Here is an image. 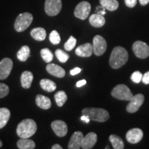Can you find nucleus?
Masks as SVG:
<instances>
[{"label": "nucleus", "instance_id": "31", "mask_svg": "<svg viewBox=\"0 0 149 149\" xmlns=\"http://www.w3.org/2000/svg\"><path fill=\"white\" fill-rule=\"evenodd\" d=\"M49 40L52 44H54V45H57V44H59V43H60V35H59L57 31H55V30H54V31H53L51 33H50Z\"/></svg>", "mask_w": 149, "mask_h": 149}, {"label": "nucleus", "instance_id": "27", "mask_svg": "<svg viewBox=\"0 0 149 149\" xmlns=\"http://www.w3.org/2000/svg\"><path fill=\"white\" fill-rule=\"evenodd\" d=\"M31 50L28 46H23L17 53V57L19 61H26L30 57Z\"/></svg>", "mask_w": 149, "mask_h": 149}, {"label": "nucleus", "instance_id": "12", "mask_svg": "<svg viewBox=\"0 0 149 149\" xmlns=\"http://www.w3.org/2000/svg\"><path fill=\"white\" fill-rule=\"evenodd\" d=\"M143 131L140 128H132L128 130L126 133V138L129 143L131 144H137V143L139 142L143 138Z\"/></svg>", "mask_w": 149, "mask_h": 149}, {"label": "nucleus", "instance_id": "26", "mask_svg": "<svg viewBox=\"0 0 149 149\" xmlns=\"http://www.w3.org/2000/svg\"><path fill=\"white\" fill-rule=\"evenodd\" d=\"M109 140L115 149L124 148V143L120 137L116 135H111L109 136Z\"/></svg>", "mask_w": 149, "mask_h": 149}, {"label": "nucleus", "instance_id": "1", "mask_svg": "<svg viewBox=\"0 0 149 149\" xmlns=\"http://www.w3.org/2000/svg\"><path fill=\"white\" fill-rule=\"evenodd\" d=\"M128 59L127 51L122 46H116L113 48L110 56L109 64L113 69H118L124 66Z\"/></svg>", "mask_w": 149, "mask_h": 149}, {"label": "nucleus", "instance_id": "5", "mask_svg": "<svg viewBox=\"0 0 149 149\" xmlns=\"http://www.w3.org/2000/svg\"><path fill=\"white\" fill-rule=\"evenodd\" d=\"M112 96L120 100L130 101L134 96L129 88L125 84H118L113 89Z\"/></svg>", "mask_w": 149, "mask_h": 149}, {"label": "nucleus", "instance_id": "23", "mask_svg": "<svg viewBox=\"0 0 149 149\" xmlns=\"http://www.w3.org/2000/svg\"><path fill=\"white\" fill-rule=\"evenodd\" d=\"M10 117V111L6 108H0V129L4 127Z\"/></svg>", "mask_w": 149, "mask_h": 149}, {"label": "nucleus", "instance_id": "16", "mask_svg": "<svg viewBox=\"0 0 149 149\" xmlns=\"http://www.w3.org/2000/svg\"><path fill=\"white\" fill-rule=\"evenodd\" d=\"M93 53V45L90 43H86L78 46L75 50L76 55L81 57H88L92 55Z\"/></svg>", "mask_w": 149, "mask_h": 149}, {"label": "nucleus", "instance_id": "38", "mask_svg": "<svg viewBox=\"0 0 149 149\" xmlns=\"http://www.w3.org/2000/svg\"><path fill=\"white\" fill-rule=\"evenodd\" d=\"M81 120L83 121V122H84L85 123H87V124L90 122L91 121L90 118H89L87 115H82V116L81 117Z\"/></svg>", "mask_w": 149, "mask_h": 149}, {"label": "nucleus", "instance_id": "22", "mask_svg": "<svg viewBox=\"0 0 149 149\" xmlns=\"http://www.w3.org/2000/svg\"><path fill=\"white\" fill-rule=\"evenodd\" d=\"M102 7L109 11L116 10L119 7V2L117 0H100Z\"/></svg>", "mask_w": 149, "mask_h": 149}, {"label": "nucleus", "instance_id": "39", "mask_svg": "<svg viewBox=\"0 0 149 149\" xmlns=\"http://www.w3.org/2000/svg\"><path fill=\"white\" fill-rule=\"evenodd\" d=\"M86 84V81L85 79H82L77 81V84H76V86H77V87H81L82 86H84Z\"/></svg>", "mask_w": 149, "mask_h": 149}, {"label": "nucleus", "instance_id": "19", "mask_svg": "<svg viewBox=\"0 0 149 149\" xmlns=\"http://www.w3.org/2000/svg\"><path fill=\"white\" fill-rule=\"evenodd\" d=\"M89 22L93 27H102L106 23V19L101 14H93L89 17Z\"/></svg>", "mask_w": 149, "mask_h": 149}, {"label": "nucleus", "instance_id": "25", "mask_svg": "<svg viewBox=\"0 0 149 149\" xmlns=\"http://www.w3.org/2000/svg\"><path fill=\"white\" fill-rule=\"evenodd\" d=\"M40 84L43 90L47 92H53V91H55L57 88L56 84L52 80L48 79H42L40 81Z\"/></svg>", "mask_w": 149, "mask_h": 149}, {"label": "nucleus", "instance_id": "3", "mask_svg": "<svg viewBox=\"0 0 149 149\" xmlns=\"http://www.w3.org/2000/svg\"><path fill=\"white\" fill-rule=\"evenodd\" d=\"M82 115H87L91 120L105 122L109 119V113L107 110L100 108H85L81 111Z\"/></svg>", "mask_w": 149, "mask_h": 149}, {"label": "nucleus", "instance_id": "28", "mask_svg": "<svg viewBox=\"0 0 149 149\" xmlns=\"http://www.w3.org/2000/svg\"><path fill=\"white\" fill-rule=\"evenodd\" d=\"M55 97L56 104L59 107H61L65 104L67 100V95L64 91H59L55 94Z\"/></svg>", "mask_w": 149, "mask_h": 149}, {"label": "nucleus", "instance_id": "34", "mask_svg": "<svg viewBox=\"0 0 149 149\" xmlns=\"http://www.w3.org/2000/svg\"><path fill=\"white\" fill-rule=\"evenodd\" d=\"M9 93V88L6 84L0 83V98H3L8 95Z\"/></svg>", "mask_w": 149, "mask_h": 149}, {"label": "nucleus", "instance_id": "29", "mask_svg": "<svg viewBox=\"0 0 149 149\" xmlns=\"http://www.w3.org/2000/svg\"><path fill=\"white\" fill-rule=\"evenodd\" d=\"M42 59L46 63H50L53 59V54L48 48H43L40 51Z\"/></svg>", "mask_w": 149, "mask_h": 149}, {"label": "nucleus", "instance_id": "2", "mask_svg": "<svg viewBox=\"0 0 149 149\" xmlns=\"http://www.w3.org/2000/svg\"><path fill=\"white\" fill-rule=\"evenodd\" d=\"M37 124L31 119L22 120L17 128V134L20 138H29L37 131Z\"/></svg>", "mask_w": 149, "mask_h": 149}, {"label": "nucleus", "instance_id": "10", "mask_svg": "<svg viewBox=\"0 0 149 149\" xmlns=\"http://www.w3.org/2000/svg\"><path fill=\"white\" fill-rule=\"evenodd\" d=\"M144 101V96L141 93L135 95L129 101V103L126 107V111L130 113L137 112L142 105Z\"/></svg>", "mask_w": 149, "mask_h": 149}, {"label": "nucleus", "instance_id": "41", "mask_svg": "<svg viewBox=\"0 0 149 149\" xmlns=\"http://www.w3.org/2000/svg\"><path fill=\"white\" fill-rule=\"evenodd\" d=\"M51 148H52V149H62L63 148H62V147H61L59 144H54L53 146H52Z\"/></svg>", "mask_w": 149, "mask_h": 149}, {"label": "nucleus", "instance_id": "17", "mask_svg": "<svg viewBox=\"0 0 149 149\" xmlns=\"http://www.w3.org/2000/svg\"><path fill=\"white\" fill-rule=\"evenodd\" d=\"M46 70L50 74L58 78L64 77L66 74L64 68L55 64H48L46 66Z\"/></svg>", "mask_w": 149, "mask_h": 149}, {"label": "nucleus", "instance_id": "7", "mask_svg": "<svg viewBox=\"0 0 149 149\" xmlns=\"http://www.w3.org/2000/svg\"><path fill=\"white\" fill-rule=\"evenodd\" d=\"M133 51L135 56L140 59H146L149 56V46L146 43L137 41L133 44Z\"/></svg>", "mask_w": 149, "mask_h": 149}, {"label": "nucleus", "instance_id": "32", "mask_svg": "<svg viewBox=\"0 0 149 149\" xmlns=\"http://www.w3.org/2000/svg\"><path fill=\"white\" fill-rule=\"evenodd\" d=\"M77 43V40L74 37L70 36L68 39V41L65 43L64 48L66 51H71L72 49L74 48Z\"/></svg>", "mask_w": 149, "mask_h": 149}, {"label": "nucleus", "instance_id": "20", "mask_svg": "<svg viewBox=\"0 0 149 149\" xmlns=\"http://www.w3.org/2000/svg\"><path fill=\"white\" fill-rule=\"evenodd\" d=\"M33 80V74L30 71H24L21 75L22 86L24 88L28 89L31 86V84Z\"/></svg>", "mask_w": 149, "mask_h": 149}, {"label": "nucleus", "instance_id": "11", "mask_svg": "<svg viewBox=\"0 0 149 149\" xmlns=\"http://www.w3.org/2000/svg\"><path fill=\"white\" fill-rule=\"evenodd\" d=\"M13 63L9 58H3L0 61V79H6L10 74Z\"/></svg>", "mask_w": 149, "mask_h": 149}, {"label": "nucleus", "instance_id": "37", "mask_svg": "<svg viewBox=\"0 0 149 149\" xmlns=\"http://www.w3.org/2000/svg\"><path fill=\"white\" fill-rule=\"evenodd\" d=\"M81 68H73V69H72L71 70H70V74H72V75H75V74H79L80 72H81Z\"/></svg>", "mask_w": 149, "mask_h": 149}, {"label": "nucleus", "instance_id": "21", "mask_svg": "<svg viewBox=\"0 0 149 149\" xmlns=\"http://www.w3.org/2000/svg\"><path fill=\"white\" fill-rule=\"evenodd\" d=\"M31 35L34 40L38 42H42L46 39V31L43 28H35L31 30Z\"/></svg>", "mask_w": 149, "mask_h": 149}, {"label": "nucleus", "instance_id": "36", "mask_svg": "<svg viewBox=\"0 0 149 149\" xmlns=\"http://www.w3.org/2000/svg\"><path fill=\"white\" fill-rule=\"evenodd\" d=\"M141 81H143V83H144V84H149V71L146 72V73L143 74Z\"/></svg>", "mask_w": 149, "mask_h": 149}, {"label": "nucleus", "instance_id": "24", "mask_svg": "<svg viewBox=\"0 0 149 149\" xmlns=\"http://www.w3.org/2000/svg\"><path fill=\"white\" fill-rule=\"evenodd\" d=\"M17 146L19 149H33L35 148V143L29 138H21L18 140Z\"/></svg>", "mask_w": 149, "mask_h": 149}, {"label": "nucleus", "instance_id": "42", "mask_svg": "<svg viewBox=\"0 0 149 149\" xmlns=\"http://www.w3.org/2000/svg\"><path fill=\"white\" fill-rule=\"evenodd\" d=\"M1 146H2V142H1V141L0 140V148H1Z\"/></svg>", "mask_w": 149, "mask_h": 149}, {"label": "nucleus", "instance_id": "14", "mask_svg": "<svg viewBox=\"0 0 149 149\" xmlns=\"http://www.w3.org/2000/svg\"><path fill=\"white\" fill-rule=\"evenodd\" d=\"M97 140V135L96 133L91 132L86 136H84V138L81 141V148L83 149H91L92 148Z\"/></svg>", "mask_w": 149, "mask_h": 149}, {"label": "nucleus", "instance_id": "35", "mask_svg": "<svg viewBox=\"0 0 149 149\" xmlns=\"http://www.w3.org/2000/svg\"><path fill=\"white\" fill-rule=\"evenodd\" d=\"M125 4L128 8H133L137 4V0H124Z\"/></svg>", "mask_w": 149, "mask_h": 149}, {"label": "nucleus", "instance_id": "30", "mask_svg": "<svg viewBox=\"0 0 149 149\" xmlns=\"http://www.w3.org/2000/svg\"><path fill=\"white\" fill-rule=\"evenodd\" d=\"M55 55L57 58L58 59V60L61 63H66L69 58V55L61 49L56 50Z\"/></svg>", "mask_w": 149, "mask_h": 149}, {"label": "nucleus", "instance_id": "8", "mask_svg": "<svg viewBox=\"0 0 149 149\" xmlns=\"http://www.w3.org/2000/svg\"><path fill=\"white\" fill-rule=\"evenodd\" d=\"M91 6L88 1H83L78 3L74 11V16L81 20H84L90 14Z\"/></svg>", "mask_w": 149, "mask_h": 149}, {"label": "nucleus", "instance_id": "6", "mask_svg": "<svg viewBox=\"0 0 149 149\" xmlns=\"http://www.w3.org/2000/svg\"><path fill=\"white\" fill-rule=\"evenodd\" d=\"M61 0H46L44 9L46 13L49 16L57 15L61 10Z\"/></svg>", "mask_w": 149, "mask_h": 149}, {"label": "nucleus", "instance_id": "33", "mask_svg": "<svg viewBox=\"0 0 149 149\" xmlns=\"http://www.w3.org/2000/svg\"><path fill=\"white\" fill-rule=\"evenodd\" d=\"M142 77H143V74H141V72H140L139 71H135L133 74H131L130 79H131V80L133 81V82L138 84L141 81V79H142Z\"/></svg>", "mask_w": 149, "mask_h": 149}, {"label": "nucleus", "instance_id": "43", "mask_svg": "<svg viewBox=\"0 0 149 149\" xmlns=\"http://www.w3.org/2000/svg\"><path fill=\"white\" fill-rule=\"evenodd\" d=\"M105 148H107V149H108V148H109V146H107V147H106Z\"/></svg>", "mask_w": 149, "mask_h": 149}, {"label": "nucleus", "instance_id": "9", "mask_svg": "<svg viewBox=\"0 0 149 149\" xmlns=\"http://www.w3.org/2000/svg\"><path fill=\"white\" fill-rule=\"evenodd\" d=\"M93 53L97 56H101L105 53L107 48V41L103 37L96 35L93 38Z\"/></svg>", "mask_w": 149, "mask_h": 149}, {"label": "nucleus", "instance_id": "4", "mask_svg": "<svg viewBox=\"0 0 149 149\" xmlns=\"http://www.w3.org/2000/svg\"><path fill=\"white\" fill-rule=\"evenodd\" d=\"M33 17L30 13H24L19 14L16 18L14 28L17 32H23L30 26L33 22Z\"/></svg>", "mask_w": 149, "mask_h": 149}, {"label": "nucleus", "instance_id": "40", "mask_svg": "<svg viewBox=\"0 0 149 149\" xmlns=\"http://www.w3.org/2000/svg\"><path fill=\"white\" fill-rule=\"evenodd\" d=\"M139 1L141 6H146L149 3V0H139Z\"/></svg>", "mask_w": 149, "mask_h": 149}, {"label": "nucleus", "instance_id": "18", "mask_svg": "<svg viewBox=\"0 0 149 149\" xmlns=\"http://www.w3.org/2000/svg\"><path fill=\"white\" fill-rule=\"evenodd\" d=\"M35 102L37 107L44 110H47L51 107V101L48 97L42 95H37L35 98Z\"/></svg>", "mask_w": 149, "mask_h": 149}, {"label": "nucleus", "instance_id": "13", "mask_svg": "<svg viewBox=\"0 0 149 149\" xmlns=\"http://www.w3.org/2000/svg\"><path fill=\"white\" fill-rule=\"evenodd\" d=\"M52 129L55 133V135L58 137H64L68 132L67 124L64 121L55 120L51 123Z\"/></svg>", "mask_w": 149, "mask_h": 149}, {"label": "nucleus", "instance_id": "15", "mask_svg": "<svg viewBox=\"0 0 149 149\" xmlns=\"http://www.w3.org/2000/svg\"><path fill=\"white\" fill-rule=\"evenodd\" d=\"M84 138V135L81 132L76 131L72 134L68 142V148L69 149H79L81 148V141Z\"/></svg>", "mask_w": 149, "mask_h": 149}]
</instances>
